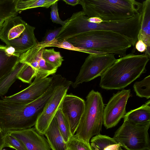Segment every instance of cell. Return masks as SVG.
<instances>
[{
	"mask_svg": "<svg viewBox=\"0 0 150 150\" xmlns=\"http://www.w3.org/2000/svg\"><path fill=\"white\" fill-rule=\"evenodd\" d=\"M62 112L68 120L73 135L75 134L85 108V101L72 93L66 94L61 105Z\"/></svg>",
	"mask_w": 150,
	"mask_h": 150,
	"instance_id": "obj_12",
	"label": "cell"
},
{
	"mask_svg": "<svg viewBox=\"0 0 150 150\" xmlns=\"http://www.w3.org/2000/svg\"><path fill=\"white\" fill-rule=\"evenodd\" d=\"M113 54L91 53L87 57L72 85L74 88L80 84L100 76L117 60Z\"/></svg>",
	"mask_w": 150,
	"mask_h": 150,
	"instance_id": "obj_8",
	"label": "cell"
},
{
	"mask_svg": "<svg viewBox=\"0 0 150 150\" xmlns=\"http://www.w3.org/2000/svg\"><path fill=\"white\" fill-rule=\"evenodd\" d=\"M88 17L82 11L73 13L67 19L65 24L62 27L63 37L67 39L79 34L93 30L113 31L119 33L128 39L134 46L138 40L140 29V12L128 19L116 21H104L98 23L89 22Z\"/></svg>",
	"mask_w": 150,
	"mask_h": 150,
	"instance_id": "obj_1",
	"label": "cell"
},
{
	"mask_svg": "<svg viewBox=\"0 0 150 150\" xmlns=\"http://www.w3.org/2000/svg\"><path fill=\"white\" fill-rule=\"evenodd\" d=\"M131 96L130 89H123L113 94L103 110V124L107 129L115 126L123 118L126 113L127 100Z\"/></svg>",
	"mask_w": 150,
	"mask_h": 150,
	"instance_id": "obj_10",
	"label": "cell"
},
{
	"mask_svg": "<svg viewBox=\"0 0 150 150\" xmlns=\"http://www.w3.org/2000/svg\"><path fill=\"white\" fill-rule=\"evenodd\" d=\"M150 121L137 125L124 121L113 138L126 150H150Z\"/></svg>",
	"mask_w": 150,
	"mask_h": 150,
	"instance_id": "obj_7",
	"label": "cell"
},
{
	"mask_svg": "<svg viewBox=\"0 0 150 150\" xmlns=\"http://www.w3.org/2000/svg\"><path fill=\"white\" fill-rule=\"evenodd\" d=\"M63 1L67 4L73 6L79 4L80 3V0H63Z\"/></svg>",
	"mask_w": 150,
	"mask_h": 150,
	"instance_id": "obj_34",
	"label": "cell"
},
{
	"mask_svg": "<svg viewBox=\"0 0 150 150\" xmlns=\"http://www.w3.org/2000/svg\"><path fill=\"white\" fill-rule=\"evenodd\" d=\"M5 20L0 18V31L1 30Z\"/></svg>",
	"mask_w": 150,
	"mask_h": 150,
	"instance_id": "obj_36",
	"label": "cell"
},
{
	"mask_svg": "<svg viewBox=\"0 0 150 150\" xmlns=\"http://www.w3.org/2000/svg\"><path fill=\"white\" fill-rule=\"evenodd\" d=\"M79 4L88 17L104 21L129 19L140 13L142 5L135 0H80Z\"/></svg>",
	"mask_w": 150,
	"mask_h": 150,
	"instance_id": "obj_5",
	"label": "cell"
},
{
	"mask_svg": "<svg viewBox=\"0 0 150 150\" xmlns=\"http://www.w3.org/2000/svg\"><path fill=\"white\" fill-rule=\"evenodd\" d=\"M150 57L145 54H126L117 59L101 76L99 85L106 90H121L146 71Z\"/></svg>",
	"mask_w": 150,
	"mask_h": 150,
	"instance_id": "obj_2",
	"label": "cell"
},
{
	"mask_svg": "<svg viewBox=\"0 0 150 150\" xmlns=\"http://www.w3.org/2000/svg\"><path fill=\"white\" fill-rule=\"evenodd\" d=\"M25 63L18 61L12 70L0 80V96L6 94L12 85L16 81L17 76Z\"/></svg>",
	"mask_w": 150,
	"mask_h": 150,
	"instance_id": "obj_21",
	"label": "cell"
},
{
	"mask_svg": "<svg viewBox=\"0 0 150 150\" xmlns=\"http://www.w3.org/2000/svg\"><path fill=\"white\" fill-rule=\"evenodd\" d=\"M65 40L75 47L88 51L89 54L96 53L95 51L98 54H113L121 57L126 55L127 50L132 46V42L126 37L109 31H90Z\"/></svg>",
	"mask_w": 150,
	"mask_h": 150,
	"instance_id": "obj_3",
	"label": "cell"
},
{
	"mask_svg": "<svg viewBox=\"0 0 150 150\" xmlns=\"http://www.w3.org/2000/svg\"><path fill=\"white\" fill-rule=\"evenodd\" d=\"M73 82L66 79L55 88L51 97L47 103L38 117L35 128L40 134L44 135L62 101Z\"/></svg>",
	"mask_w": 150,
	"mask_h": 150,
	"instance_id": "obj_9",
	"label": "cell"
},
{
	"mask_svg": "<svg viewBox=\"0 0 150 150\" xmlns=\"http://www.w3.org/2000/svg\"><path fill=\"white\" fill-rule=\"evenodd\" d=\"M3 150H6V149H3Z\"/></svg>",
	"mask_w": 150,
	"mask_h": 150,
	"instance_id": "obj_37",
	"label": "cell"
},
{
	"mask_svg": "<svg viewBox=\"0 0 150 150\" xmlns=\"http://www.w3.org/2000/svg\"><path fill=\"white\" fill-rule=\"evenodd\" d=\"M35 28L26 23L25 28L18 38L8 41L6 45L14 48L16 52L20 54L37 45L38 42L34 31Z\"/></svg>",
	"mask_w": 150,
	"mask_h": 150,
	"instance_id": "obj_16",
	"label": "cell"
},
{
	"mask_svg": "<svg viewBox=\"0 0 150 150\" xmlns=\"http://www.w3.org/2000/svg\"><path fill=\"white\" fill-rule=\"evenodd\" d=\"M60 106L61 105L57 111L55 116L56 118L60 131L64 142L66 143L73 135L71 132L69 123L63 114Z\"/></svg>",
	"mask_w": 150,
	"mask_h": 150,
	"instance_id": "obj_23",
	"label": "cell"
},
{
	"mask_svg": "<svg viewBox=\"0 0 150 150\" xmlns=\"http://www.w3.org/2000/svg\"><path fill=\"white\" fill-rule=\"evenodd\" d=\"M8 133L22 142L28 150H51L47 139L35 127Z\"/></svg>",
	"mask_w": 150,
	"mask_h": 150,
	"instance_id": "obj_14",
	"label": "cell"
},
{
	"mask_svg": "<svg viewBox=\"0 0 150 150\" xmlns=\"http://www.w3.org/2000/svg\"><path fill=\"white\" fill-rule=\"evenodd\" d=\"M58 0H17L16 9L20 11L39 7L48 8Z\"/></svg>",
	"mask_w": 150,
	"mask_h": 150,
	"instance_id": "obj_22",
	"label": "cell"
},
{
	"mask_svg": "<svg viewBox=\"0 0 150 150\" xmlns=\"http://www.w3.org/2000/svg\"><path fill=\"white\" fill-rule=\"evenodd\" d=\"M51 47H57L69 50L89 53L88 51L83 48L75 47L65 40H64L61 42H59L57 41L50 44L48 46Z\"/></svg>",
	"mask_w": 150,
	"mask_h": 150,
	"instance_id": "obj_31",
	"label": "cell"
},
{
	"mask_svg": "<svg viewBox=\"0 0 150 150\" xmlns=\"http://www.w3.org/2000/svg\"><path fill=\"white\" fill-rule=\"evenodd\" d=\"M61 28L48 32L45 35L44 39L38 42L37 46L42 48L47 47L50 44L57 41L56 37L60 31Z\"/></svg>",
	"mask_w": 150,
	"mask_h": 150,
	"instance_id": "obj_30",
	"label": "cell"
},
{
	"mask_svg": "<svg viewBox=\"0 0 150 150\" xmlns=\"http://www.w3.org/2000/svg\"><path fill=\"white\" fill-rule=\"evenodd\" d=\"M90 145L92 150H122L121 144L113 138L100 134L92 138Z\"/></svg>",
	"mask_w": 150,
	"mask_h": 150,
	"instance_id": "obj_20",
	"label": "cell"
},
{
	"mask_svg": "<svg viewBox=\"0 0 150 150\" xmlns=\"http://www.w3.org/2000/svg\"><path fill=\"white\" fill-rule=\"evenodd\" d=\"M53 81V77L42 78L35 76L33 82L28 87L20 91L2 99L11 102L26 104L41 96L49 88Z\"/></svg>",
	"mask_w": 150,
	"mask_h": 150,
	"instance_id": "obj_11",
	"label": "cell"
},
{
	"mask_svg": "<svg viewBox=\"0 0 150 150\" xmlns=\"http://www.w3.org/2000/svg\"><path fill=\"white\" fill-rule=\"evenodd\" d=\"M44 48L36 45L21 54L19 57L20 62L30 66L35 71V76L42 78L54 74L57 69L48 64L43 58Z\"/></svg>",
	"mask_w": 150,
	"mask_h": 150,
	"instance_id": "obj_13",
	"label": "cell"
},
{
	"mask_svg": "<svg viewBox=\"0 0 150 150\" xmlns=\"http://www.w3.org/2000/svg\"><path fill=\"white\" fill-rule=\"evenodd\" d=\"M124 121L134 125L143 123L150 121V100H149L139 107L126 113Z\"/></svg>",
	"mask_w": 150,
	"mask_h": 150,
	"instance_id": "obj_19",
	"label": "cell"
},
{
	"mask_svg": "<svg viewBox=\"0 0 150 150\" xmlns=\"http://www.w3.org/2000/svg\"><path fill=\"white\" fill-rule=\"evenodd\" d=\"M42 57L47 63L54 68L58 69L64 60L59 52L56 51L54 48H44L42 52Z\"/></svg>",
	"mask_w": 150,
	"mask_h": 150,
	"instance_id": "obj_25",
	"label": "cell"
},
{
	"mask_svg": "<svg viewBox=\"0 0 150 150\" xmlns=\"http://www.w3.org/2000/svg\"><path fill=\"white\" fill-rule=\"evenodd\" d=\"M84 112L76 130L75 135L89 144L94 136L100 134L103 123L105 107L100 93L93 90L87 95Z\"/></svg>",
	"mask_w": 150,
	"mask_h": 150,
	"instance_id": "obj_6",
	"label": "cell"
},
{
	"mask_svg": "<svg viewBox=\"0 0 150 150\" xmlns=\"http://www.w3.org/2000/svg\"><path fill=\"white\" fill-rule=\"evenodd\" d=\"M141 23L138 40H141L147 46L146 54L150 56V0L142 3L140 11Z\"/></svg>",
	"mask_w": 150,
	"mask_h": 150,
	"instance_id": "obj_17",
	"label": "cell"
},
{
	"mask_svg": "<svg viewBox=\"0 0 150 150\" xmlns=\"http://www.w3.org/2000/svg\"><path fill=\"white\" fill-rule=\"evenodd\" d=\"M3 142V148L8 147L16 150H28L22 142L8 133H6L4 135Z\"/></svg>",
	"mask_w": 150,
	"mask_h": 150,
	"instance_id": "obj_28",
	"label": "cell"
},
{
	"mask_svg": "<svg viewBox=\"0 0 150 150\" xmlns=\"http://www.w3.org/2000/svg\"><path fill=\"white\" fill-rule=\"evenodd\" d=\"M36 75V72L28 64H25L18 73L17 79L23 82L31 84Z\"/></svg>",
	"mask_w": 150,
	"mask_h": 150,
	"instance_id": "obj_29",
	"label": "cell"
},
{
	"mask_svg": "<svg viewBox=\"0 0 150 150\" xmlns=\"http://www.w3.org/2000/svg\"><path fill=\"white\" fill-rule=\"evenodd\" d=\"M17 0H0V18L6 20L17 15L16 9Z\"/></svg>",
	"mask_w": 150,
	"mask_h": 150,
	"instance_id": "obj_24",
	"label": "cell"
},
{
	"mask_svg": "<svg viewBox=\"0 0 150 150\" xmlns=\"http://www.w3.org/2000/svg\"><path fill=\"white\" fill-rule=\"evenodd\" d=\"M134 90L138 96L145 98L149 99L150 98V76L145 77L143 80L136 81L133 86Z\"/></svg>",
	"mask_w": 150,
	"mask_h": 150,
	"instance_id": "obj_26",
	"label": "cell"
},
{
	"mask_svg": "<svg viewBox=\"0 0 150 150\" xmlns=\"http://www.w3.org/2000/svg\"><path fill=\"white\" fill-rule=\"evenodd\" d=\"M59 1L58 0L51 6L50 18L54 23L60 24L63 26L65 24L67 21V20L62 21L59 16L58 7V1Z\"/></svg>",
	"mask_w": 150,
	"mask_h": 150,
	"instance_id": "obj_32",
	"label": "cell"
},
{
	"mask_svg": "<svg viewBox=\"0 0 150 150\" xmlns=\"http://www.w3.org/2000/svg\"><path fill=\"white\" fill-rule=\"evenodd\" d=\"M67 150H92L90 144L79 139L74 134L66 143Z\"/></svg>",
	"mask_w": 150,
	"mask_h": 150,
	"instance_id": "obj_27",
	"label": "cell"
},
{
	"mask_svg": "<svg viewBox=\"0 0 150 150\" xmlns=\"http://www.w3.org/2000/svg\"><path fill=\"white\" fill-rule=\"evenodd\" d=\"M26 23L17 16L5 20L0 31V39L6 44L18 38L25 30Z\"/></svg>",
	"mask_w": 150,
	"mask_h": 150,
	"instance_id": "obj_15",
	"label": "cell"
},
{
	"mask_svg": "<svg viewBox=\"0 0 150 150\" xmlns=\"http://www.w3.org/2000/svg\"><path fill=\"white\" fill-rule=\"evenodd\" d=\"M4 134L1 132L0 129V150H2L4 144L3 137Z\"/></svg>",
	"mask_w": 150,
	"mask_h": 150,
	"instance_id": "obj_35",
	"label": "cell"
},
{
	"mask_svg": "<svg viewBox=\"0 0 150 150\" xmlns=\"http://www.w3.org/2000/svg\"><path fill=\"white\" fill-rule=\"evenodd\" d=\"M43 107L36 99L24 104L0 99V129L4 134L35 125Z\"/></svg>",
	"mask_w": 150,
	"mask_h": 150,
	"instance_id": "obj_4",
	"label": "cell"
},
{
	"mask_svg": "<svg viewBox=\"0 0 150 150\" xmlns=\"http://www.w3.org/2000/svg\"><path fill=\"white\" fill-rule=\"evenodd\" d=\"M52 150H67L65 142L59 129L57 121L54 117L45 135Z\"/></svg>",
	"mask_w": 150,
	"mask_h": 150,
	"instance_id": "obj_18",
	"label": "cell"
},
{
	"mask_svg": "<svg viewBox=\"0 0 150 150\" xmlns=\"http://www.w3.org/2000/svg\"><path fill=\"white\" fill-rule=\"evenodd\" d=\"M136 49L141 52H145L147 49V46L141 40H138L135 44Z\"/></svg>",
	"mask_w": 150,
	"mask_h": 150,
	"instance_id": "obj_33",
	"label": "cell"
}]
</instances>
